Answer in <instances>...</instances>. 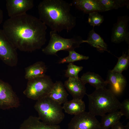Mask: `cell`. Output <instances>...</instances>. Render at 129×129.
<instances>
[{
    "label": "cell",
    "mask_w": 129,
    "mask_h": 129,
    "mask_svg": "<svg viewBox=\"0 0 129 129\" xmlns=\"http://www.w3.org/2000/svg\"><path fill=\"white\" fill-rule=\"evenodd\" d=\"M17 49L0 29V59L9 66H16L18 61Z\"/></svg>",
    "instance_id": "cell-7"
},
{
    "label": "cell",
    "mask_w": 129,
    "mask_h": 129,
    "mask_svg": "<svg viewBox=\"0 0 129 129\" xmlns=\"http://www.w3.org/2000/svg\"><path fill=\"white\" fill-rule=\"evenodd\" d=\"M72 5L63 0H43L38 6L39 18L51 30L68 32L76 25V18L70 12Z\"/></svg>",
    "instance_id": "cell-2"
},
{
    "label": "cell",
    "mask_w": 129,
    "mask_h": 129,
    "mask_svg": "<svg viewBox=\"0 0 129 129\" xmlns=\"http://www.w3.org/2000/svg\"><path fill=\"white\" fill-rule=\"evenodd\" d=\"M83 43H88L91 46L96 48L101 52L106 51L110 53L108 50V45L103 39L95 32L94 27L89 32L87 39L83 40Z\"/></svg>",
    "instance_id": "cell-18"
},
{
    "label": "cell",
    "mask_w": 129,
    "mask_h": 129,
    "mask_svg": "<svg viewBox=\"0 0 129 129\" xmlns=\"http://www.w3.org/2000/svg\"><path fill=\"white\" fill-rule=\"evenodd\" d=\"M3 18V14L2 10L0 8V24L2 22Z\"/></svg>",
    "instance_id": "cell-29"
},
{
    "label": "cell",
    "mask_w": 129,
    "mask_h": 129,
    "mask_svg": "<svg viewBox=\"0 0 129 129\" xmlns=\"http://www.w3.org/2000/svg\"><path fill=\"white\" fill-rule=\"evenodd\" d=\"M69 55L61 59L59 62V64L73 63L76 61L86 60L89 58L88 56L79 54L75 52L74 50L69 51Z\"/></svg>",
    "instance_id": "cell-24"
},
{
    "label": "cell",
    "mask_w": 129,
    "mask_h": 129,
    "mask_svg": "<svg viewBox=\"0 0 129 129\" xmlns=\"http://www.w3.org/2000/svg\"><path fill=\"white\" fill-rule=\"evenodd\" d=\"M50 37L48 45L42 50V52L47 55H57V53L61 50L69 52L74 50L79 47L83 40L79 36L69 38H64L57 32L52 30L50 32Z\"/></svg>",
    "instance_id": "cell-5"
},
{
    "label": "cell",
    "mask_w": 129,
    "mask_h": 129,
    "mask_svg": "<svg viewBox=\"0 0 129 129\" xmlns=\"http://www.w3.org/2000/svg\"><path fill=\"white\" fill-rule=\"evenodd\" d=\"M80 78L85 84L88 83L96 89L106 87L107 85L105 81L100 75L94 72H87L85 73Z\"/></svg>",
    "instance_id": "cell-21"
},
{
    "label": "cell",
    "mask_w": 129,
    "mask_h": 129,
    "mask_svg": "<svg viewBox=\"0 0 129 129\" xmlns=\"http://www.w3.org/2000/svg\"><path fill=\"white\" fill-rule=\"evenodd\" d=\"M100 122L95 116L85 111L74 115L68 124V129H100Z\"/></svg>",
    "instance_id": "cell-9"
},
{
    "label": "cell",
    "mask_w": 129,
    "mask_h": 129,
    "mask_svg": "<svg viewBox=\"0 0 129 129\" xmlns=\"http://www.w3.org/2000/svg\"><path fill=\"white\" fill-rule=\"evenodd\" d=\"M129 64V50L128 53L126 52L118 58L117 62L111 70L113 71L122 73L128 69Z\"/></svg>",
    "instance_id": "cell-23"
},
{
    "label": "cell",
    "mask_w": 129,
    "mask_h": 129,
    "mask_svg": "<svg viewBox=\"0 0 129 129\" xmlns=\"http://www.w3.org/2000/svg\"><path fill=\"white\" fill-rule=\"evenodd\" d=\"M68 94L64 84L60 81H56L51 88L48 96L56 102L61 105L68 101Z\"/></svg>",
    "instance_id": "cell-16"
},
{
    "label": "cell",
    "mask_w": 129,
    "mask_h": 129,
    "mask_svg": "<svg viewBox=\"0 0 129 129\" xmlns=\"http://www.w3.org/2000/svg\"><path fill=\"white\" fill-rule=\"evenodd\" d=\"M19 99L8 83L0 79V109L6 110L18 107Z\"/></svg>",
    "instance_id": "cell-8"
},
{
    "label": "cell",
    "mask_w": 129,
    "mask_h": 129,
    "mask_svg": "<svg viewBox=\"0 0 129 129\" xmlns=\"http://www.w3.org/2000/svg\"><path fill=\"white\" fill-rule=\"evenodd\" d=\"M67 67L65 76L68 78L78 77L79 73L83 69L82 66H77L71 63H69Z\"/></svg>",
    "instance_id": "cell-26"
},
{
    "label": "cell",
    "mask_w": 129,
    "mask_h": 129,
    "mask_svg": "<svg viewBox=\"0 0 129 129\" xmlns=\"http://www.w3.org/2000/svg\"><path fill=\"white\" fill-rule=\"evenodd\" d=\"M107 84H109L110 89L116 96L120 95L125 89L127 84L126 78L122 73L108 70L105 80Z\"/></svg>",
    "instance_id": "cell-12"
},
{
    "label": "cell",
    "mask_w": 129,
    "mask_h": 129,
    "mask_svg": "<svg viewBox=\"0 0 129 129\" xmlns=\"http://www.w3.org/2000/svg\"><path fill=\"white\" fill-rule=\"evenodd\" d=\"M6 6L10 17L26 13L34 6L32 0H7Z\"/></svg>",
    "instance_id": "cell-11"
},
{
    "label": "cell",
    "mask_w": 129,
    "mask_h": 129,
    "mask_svg": "<svg viewBox=\"0 0 129 129\" xmlns=\"http://www.w3.org/2000/svg\"><path fill=\"white\" fill-rule=\"evenodd\" d=\"M47 70L43 62H37L25 69V78L28 81L45 75Z\"/></svg>",
    "instance_id": "cell-17"
},
{
    "label": "cell",
    "mask_w": 129,
    "mask_h": 129,
    "mask_svg": "<svg viewBox=\"0 0 129 129\" xmlns=\"http://www.w3.org/2000/svg\"><path fill=\"white\" fill-rule=\"evenodd\" d=\"M62 108L66 113L75 115L85 111L86 106L82 100L73 98L64 103Z\"/></svg>",
    "instance_id": "cell-19"
},
{
    "label": "cell",
    "mask_w": 129,
    "mask_h": 129,
    "mask_svg": "<svg viewBox=\"0 0 129 129\" xmlns=\"http://www.w3.org/2000/svg\"><path fill=\"white\" fill-rule=\"evenodd\" d=\"M129 17L127 15L118 16L117 22L112 28L111 40L112 42L119 43L124 41L129 44Z\"/></svg>",
    "instance_id": "cell-10"
},
{
    "label": "cell",
    "mask_w": 129,
    "mask_h": 129,
    "mask_svg": "<svg viewBox=\"0 0 129 129\" xmlns=\"http://www.w3.org/2000/svg\"><path fill=\"white\" fill-rule=\"evenodd\" d=\"M123 115L118 110L101 116L100 129H109L119 121Z\"/></svg>",
    "instance_id": "cell-20"
},
{
    "label": "cell",
    "mask_w": 129,
    "mask_h": 129,
    "mask_svg": "<svg viewBox=\"0 0 129 129\" xmlns=\"http://www.w3.org/2000/svg\"><path fill=\"white\" fill-rule=\"evenodd\" d=\"M111 129H125L124 126L122 123L119 121L111 128Z\"/></svg>",
    "instance_id": "cell-28"
},
{
    "label": "cell",
    "mask_w": 129,
    "mask_h": 129,
    "mask_svg": "<svg viewBox=\"0 0 129 129\" xmlns=\"http://www.w3.org/2000/svg\"><path fill=\"white\" fill-rule=\"evenodd\" d=\"M72 3L77 9L86 14L106 11L104 7L98 0H74Z\"/></svg>",
    "instance_id": "cell-14"
},
{
    "label": "cell",
    "mask_w": 129,
    "mask_h": 129,
    "mask_svg": "<svg viewBox=\"0 0 129 129\" xmlns=\"http://www.w3.org/2000/svg\"><path fill=\"white\" fill-rule=\"evenodd\" d=\"M119 111L126 119L129 118V99H126L121 103Z\"/></svg>",
    "instance_id": "cell-27"
},
{
    "label": "cell",
    "mask_w": 129,
    "mask_h": 129,
    "mask_svg": "<svg viewBox=\"0 0 129 129\" xmlns=\"http://www.w3.org/2000/svg\"><path fill=\"white\" fill-rule=\"evenodd\" d=\"M54 83L49 76L45 75L28 81L23 93L27 97L37 101L48 96Z\"/></svg>",
    "instance_id": "cell-6"
},
{
    "label": "cell",
    "mask_w": 129,
    "mask_h": 129,
    "mask_svg": "<svg viewBox=\"0 0 129 129\" xmlns=\"http://www.w3.org/2000/svg\"><path fill=\"white\" fill-rule=\"evenodd\" d=\"M105 8L106 11L117 9L126 6L129 8L128 0H98Z\"/></svg>",
    "instance_id": "cell-22"
},
{
    "label": "cell",
    "mask_w": 129,
    "mask_h": 129,
    "mask_svg": "<svg viewBox=\"0 0 129 129\" xmlns=\"http://www.w3.org/2000/svg\"><path fill=\"white\" fill-rule=\"evenodd\" d=\"M34 108L40 120L49 125H58L64 118L62 106L48 96L37 101Z\"/></svg>",
    "instance_id": "cell-4"
},
{
    "label": "cell",
    "mask_w": 129,
    "mask_h": 129,
    "mask_svg": "<svg viewBox=\"0 0 129 129\" xmlns=\"http://www.w3.org/2000/svg\"><path fill=\"white\" fill-rule=\"evenodd\" d=\"M88 100L89 113L101 116L119 109L121 103L110 89L103 87L92 93L86 94Z\"/></svg>",
    "instance_id": "cell-3"
},
{
    "label": "cell",
    "mask_w": 129,
    "mask_h": 129,
    "mask_svg": "<svg viewBox=\"0 0 129 129\" xmlns=\"http://www.w3.org/2000/svg\"><path fill=\"white\" fill-rule=\"evenodd\" d=\"M19 129H61L58 125H49L41 121L38 117L30 116L20 125Z\"/></svg>",
    "instance_id": "cell-15"
},
{
    "label": "cell",
    "mask_w": 129,
    "mask_h": 129,
    "mask_svg": "<svg viewBox=\"0 0 129 129\" xmlns=\"http://www.w3.org/2000/svg\"><path fill=\"white\" fill-rule=\"evenodd\" d=\"M47 29L39 18L26 13L6 20L2 30L17 49L32 52L45 44Z\"/></svg>",
    "instance_id": "cell-1"
},
{
    "label": "cell",
    "mask_w": 129,
    "mask_h": 129,
    "mask_svg": "<svg viewBox=\"0 0 129 129\" xmlns=\"http://www.w3.org/2000/svg\"><path fill=\"white\" fill-rule=\"evenodd\" d=\"M64 85L73 98L82 100L86 94L85 84L80 78H69L65 81Z\"/></svg>",
    "instance_id": "cell-13"
},
{
    "label": "cell",
    "mask_w": 129,
    "mask_h": 129,
    "mask_svg": "<svg viewBox=\"0 0 129 129\" xmlns=\"http://www.w3.org/2000/svg\"><path fill=\"white\" fill-rule=\"evenodd\" d=\"M125 129H129V122H128L124 126Z\"/></svg>",
    "instance_id": "cell-30"
},
{
    "label": "cell",
    "mask_w": 129,
    "mask_h": 129,
    "mask_svg": "<svg viewBox=\"0 0 129 129\" xmlns=\"http://www.w3.org/2000/svg\"><path fill=\"white\" fill-rule=\"evenodd\" d=\"M104 20L103 16L99 14L98 12H94L89 14L88 23L90 25L93 27L100 26Z\"/></svg>",
    "instance_id": "cell-25"
}]
</instances>
